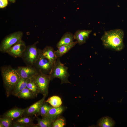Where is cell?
Returning <instances> with one entry per match:
<instances>
[{
	"mask_svg": "<svg viewBox=\"0 0 127 127\" xmlns=\"http://www.w3.org/2000/svg\"><path fill=\"white\" fill-rule=\"evenodd\" d=\"M124 32L120 29L104 32L101 38L105 48L119 52L124 47L123 42Z\"/></svg>",
	"mask_w": 127,
	"mask_h": 127,
	"instance_id": "6da1fadb",
	"label": "cell"
},
{
	"mask_svg": "<svg viewBox=\"0 0 127 127\" xmlns=\"http://www.w3.org/2000/svg\"><path fill=\"white\" fill-rule=\"evenodd\" d=\"M1 71L7 96H8L22 78L16 69L10 66H2L1 67Z\"/></svg>",
	"mask_w": 127,
	"mask_h": 127,
	"instance_id": "7a4b0ae2",
	"label": "cell"
},
{
	"mask_svg": "<svg viewBox=\"0 0 127 127\" xmlns=\"http://www.w3.org/2000/svg\"><path fill=\"white\" fill-rule=\"evenodd\" d=\"M68 68L62 63L60 58H57L53 65L52 71L49 75L51 80L58 78L61 81V84L71 83L68 80L69 74L68 72Z\"/></svg>",
	"mask_w": 127,
	"mask_h": 127,
	"instance_id": "3957f363",
	"label": "cell"
},
{
	"mask_svg": "<svg viewBox=\"0 0 127 127\" xmlns=\"http://www.w3.org/2000/svg\"><path fill=\"white\" fill-rule=\"evenodd\" d=\"M38 41L33 44L26 46L21 58L27 65L33 66L42 54V50L37 47Z\"/></svg>",
	"mask_w": 127,
	"mask_h": 127,
	"instance_id": "277c9868",
	"label": "cell"
},
{
	"mask_svg": "<svg viewBox=\"0 0 127 127\" xmlns=\"http://www.w3.org/2000/svg\"><path fill=\"white\" fill-rule=\"evenodd\" d=\"M23 33L18 31L12 33L5 37L1 41L0 45V51L5 53L10 48L22 40Z\"/></svg>",
	"mask_w": 127,
	"mask_h": 127,
	"instance_id": "5b68a950",
	"label": "cell"
},
{
	"mask_svg": "<svg viewBox=\"0 0 127 127\" xmlns=\"http://www.w3.org/2000/svg\"><path fill=\"white\" fill-rule=\"evenodd\" d=\"M32 78L38 87L40 93L43 96H47L48 93L49 84L51 80L49 75L38 72Z\"/></svg>",
	"mask_w": 127,
	"mask_h": 127,
	"instance_id": "8992f818",
	"label": "cell"
},
{
	"mask_svg": "<svg viewBox=\"0 0 127 127\" xmlns=\"http://www.w3.org/2000/svg\"><path fill=\"white\" fill-rule=\"evenodd\" d=\"M53 65L48 59L41 54L33 66L38 72L49 75L52 71Z\"/></svg>",
	"mask_w": 127,
	"mask_h": 127,
	"instance_id": "52a82bcc",
	"label": "cell"
},
{
	"mask_svg": "<svg viewBox=\"0 0 127 127\" xmlns=\"http://www.w3.org/2000/svg\"><path fill=\"white\" fill-rule=\"evenodd\" d=\"M26 46L25 43L22 40L8 49L6 53L15 58H21Z\"/></svg>",
	"mask_w": 127,
	"mask_h": 127,
	"instance_id": "ba28073f",
	"label": "cell"
},
{
	"mask_svg": "<svg viewBox=\"0 0 127 127\" xmlns=\"http://www.w3.org/2000/svg\"><path fill=\"white\" fill-rule=\"evenodd\" d=\"M16 69L20 77L24 79H31L38 72L34 66H19Z\"/></svg>",
	"mask_w": 127,
	"mask_h": 127,
	"instance_id": "9c48e42d",
	"label": "cell"
},
{
	"mask_svg": "<svg viewBox=\"0 0 127 127\" xmlns=\"http://www.w3.org/2000/svg\"><path fill=\"white\" fill-rule=\"evenodd\" d=\"M46 97L43 96L41 99L25 109L23 115L25 116H29L39 113L41 107L44 102Z\"/></svg>",
	"mask_w": 127,
	"mask_h": 127,
	"instance_id": "30bf717a",
	"label": "cell"
},
{
	"mask_svg": "<svg viewBox=\"0 0 127 127\" xmlns=\"http://www.w3.org/2000/svg\"><path fill=\"white\" fill-rule=\"evenodd\" d=\"M66 107L63 106L57 107H52L44 116L47 117L52 124L65 110Z\"/></svg>",
	"mask_w": 127,
	"mask_h": 127,
	"instance_id": "8fae6325",
	"label": "cell"
},
{
	"mask_svg": "<svg viewBox=\"0 0 127 127\" xmlns=\"http://www.w3.org/2000/svg\"><path fill=\"white\" fill-rule=\"evenodd\" d=\"M91 32V30H78L74 35V39L79 45L83 44L86 43Z\"/></svg>",
	"mask_w": 127,
	"mask_h": 127,
	"instance_id": "7c38bea8",
	"label": "cell"
},
{
	"mask_svg": "<svg viewBox=\"0 0 127 127\" xmlns=\"http://www.w3.org/2000/svg\"><path fill=\"white\" fill-rule=\"evenodd\" d=\"M42 55L48 59L53 65L57 58L53 48L50 46H46L42 50Z\"/></svg>",
	"mask_w": 127,
	"mask_h": 127,
	"instance_id": "4fadbf2b",
	"label": "cell"
},
{
	"mask_svg": "<svg viewBox=\"0 0 127 127\" xmlns=\"http://www.w3.org/2000/svg\"><path fill=\"white\" fill-rule=\"evenodd\" d=\"M74 35L70 32H67L57 43L56 47L58 48L62 46L70 44L74 42Z\"/></svg>",
	"mask_w": 127,
	"mask_h": 127,
	"instance_id": "5bb4252c",
	"label": "cell"
},
{
	"mask_svg": "<svg viewBox=\"0 0 127 127\" xmlns=\"http://www.w3.org/2000/svg\"><path fill=\"white\" fill-rule=\"evenodd\" d=\"M25 109L15 108L10 110L4 115L3 117L8 118L12 119L19 118L23 115Z\"/></svg>",
	"mask_w": 127,
	"mask_h": 127,
	"instance_id": "9a60e30c",
	"label": "cell"
},
{
	"mask_svg": "<svg viewBox=\"0 0 127 127\" xmlns=\"http://www.w3.org/2000/svg\"><path fill=\"white\" fill-rule=\"evenodd\" d=\"M114 121L111 117L109 116L103 117L98 121L97 126L101 127H112L115 125Z\"/></svg>",
	"mask_w": 127,
	"mask_h": 127,
	"instance_id": "2e32d148",
	"label": "cell"
},
{
	"mask_svg": "<svg viewBox=\"0 0 127 127\" xmlns=\"http://www.w3.org/2000/svg\"><path fill=\"white\" fill-rule=\"evenodd\" d=\"M77 43V42L76 41L70 44L62 46L58 48L57 50L55 51V54L57 58H59L62 56Z\"/></svg>",
	"mask_w": 127,
	"mask_h": 127,
	"instance_id": "e0dca14e",
	"label": "cell"
},
{
	"mask_svg": "<svg viewBox=\"0 0 127 127\" xmlns=\"http://www.w3.org/2000/svg\"><path fill=\"white\" fill-rule=\"evenodd\" d=\"M30 79L21 78L18 82L11 94L16 96L18 93L26 87L27 84Z\"/></svg>",
	"mask_w": 127,
	"mask_h": 127,
	"instance_id": "ac0fdd59",
	"label": "cell"
},
{
	"mask_svg": "<svg viewBox=\"0 0 127 127\" xmlns=\"http://www.w3.org/2000/svg\"><path fill=\"white\" fill-rule=\"evenodd\" d=\"M46 102L54 107H57L60 106L62 103L61 99L59 96L56 95H54L49 97Z\"/></svg>",
	"mask_w": 127,
	"mask_h": 127,
	"instance_id": "d6986e66",
	"label": "cell"
},
{
	"mask_svg": "<svg viewBox=\"0 0 127 127\" xmlns=\"http://www.w3.org/2000/svg\"><path fill=\"white\" fill-rule=\"evenodd\" d=\"M26 87L32 92L35 96H36L40 93L38 87L32 78L30 79L27 84Z\"/></svg>",
	"mask_w": 127,
	"mask_h": 127,
	"instance_id": "ffe728a7",
	"label": "cell"
},
{
	"mask_svg": "<svg viewBox=\"0 0 127 127\" xmlns=\"http://www.w3.org/2000/svg\"><path fill=\"white\" fill-rule=\"evenodd\" d=\"M16 96L19 98L24 99H31L35 96L32 92L26 87L18 93Z\"/></svg>",
	"mask_w": 127,
	"mask_h": 127,
	"instance_id": "44dd1931",
	"label": "cell"
},
{
	"mask_svg": "<svg viewBox=\"0 0 127 127\" xmlns=\"http://www.w3.org/2000/svg\"><path fill=\"white\" fill-rule=\"evenodd\" d=\"M36 120L37 121V124L38 127H52V124L51 123L48 119L46 117H43L42 119L37 118Z\"/></svg>",
	"mask_w": 127,
	"mask_h": 127,
	"instance_id": "7402d4cb",
	"label": "cell"
},
{
	"mask_svg": "<svg viewBox=\"0 0 127 127\" xmlns=\"http://www.w3.org/2000/svg\"><path fill=\"white\" fill-rule=\"evenodd\" d=\"M28 116L19 118L16 120V122L26 126V127L32 126V124L33 120Z\"/></svg>",
	"mask_w": 127,
	"mask_h": 127,
	"instance_id": "603a6c76",
	"label": "cell"
},
{
	"mask_svg": "<svg viewBox=\"0 0 127 127\" xmlns=\"http://www.w3.org/2000/svg\"><path fill=\"white\" fill-rule=\"evenodd\" d=\"M48 103L46 102H44L41 107L39 113L42 117L45 116L50 109L52 107Z\"/></svg>",
	"mask_w": 127,
	"mask_h": 127,
	"instance_id": "cb8c5ba5",
	"label": "cell"
},
{
	"mask_svg": "<svg viewBox=\"0 0 127 127\" xmlns=\"http://www.w3.org/2000/svg\"><path fill=\"white\" fill-rule=\"evenodd\" d=\"M65 121L63 118L59 117L57 119L52 123V127H63L65 125Z\"/></svg>",
	"mask_w": 127,
	"mask_h": 127,
	"instance_id": "d4e9b609",
	"label": "cell"
},
{
	"mask_svg": "<svg viewBox=\"0 0 127 127\" xmlns=\"http://www.w3.org/2000/svg\"><path fill=\"white\" fill-rule=\"evenodd\" d=\"M13 119L11 118L3 117L0 118V121L4 127H12Z\"/></svg>",
	"mask_w": 127,
	"mask_h": 127,
	"instance_id": "484cf974",
	"label": "cell"
},
{
	"mask_svg": "<svg viewBox=\"0 0 127 127\" xmlns=\"http://www.w3.org/2000/svg\"><path fill=\"white\" fill-rule=\"evenodd\" d=\"M8 4L7 0H0V8H3L6 7Z\"/></svg>",
	"mask_w": 127,
	"mask_h": 127,
	"instance_id": "4316f807",
	"label": "cell"
},
{
	"mask_svg": "<svg viewBox=\"0 0 127 127\" xmlns=\"http://www.w3.org/2000/svg\"><path fill=\"white\" fill-rule=\"evenodd\" d=\"M12 127H26V126L16 122H14L12 125Z\"/></svg>",
	"mask_w": 127,
	"mask_h": 127,
	"instance_id": "83f0119b",
	"label": "cell"
},
{
	"mask_svg": "<svg viewBox=\"0 0 127 127\" xmlns=\"http://www.w3.org/2000/svg\"><path fill=\"white\" fill-rule=\"evenodd\" d=\"M9 0L11 2H12V3H14L15 2L16 0Z\"/></svg>",
	"mask_w": 127,
	"mask_h": 127,
	"instance_id": "f1b7e54d",
	"label": "cell"
},
{
	"mask_svg": "<svg viewBox=\"0 0 127 127\" xmlns=\"http://www.w3.org/2000/svg\"><path fill=\"white\" fill-rule=\"evenodd\" d=\"M0 127H4L3 125L0 122Z\"/></svg>",
	"mask_w": 127,
	"mask_h": 127,
	"instance_id": "f546056e",
	"label": "cell"
}]
</instances>
